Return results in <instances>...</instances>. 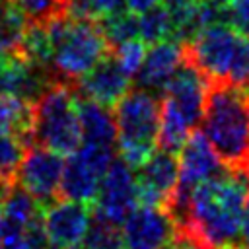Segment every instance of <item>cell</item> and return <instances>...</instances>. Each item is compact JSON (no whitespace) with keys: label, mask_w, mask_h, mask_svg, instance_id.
<instances>
[{"label":"cell","mask_w":249,"mask_h":249,"mask_svg":"<svg viewBox=\"0 0 249 249\" xmlns=\"http://www.w3.org/2000/svg\"><path fill=\"white\" fill-rule=\"evenodd\" d=\"M31 140L68 156L82 144V130L72 84L53 80L33 101Z\"/></svg>","instance_id":"obj_4"},{"label":"cell","mask_w":249,"mask_h":249,"mask_svg":"<svg viewBox=\"0 0 249 249\" xmlns=\"http://www.w3.org/2000/svg\"><path fill=\"white\" fill-rule=\"evenodd\" d=\"M226 12L231 23L249 37V0H230L226 4Z\"/></svg>","instance_id":"obj_25"},{"label":"cell","mask_w":249,"mask_h":249,"mask_svg":"<svg viewBox=\"0 0 249 249\" xmlns=\"http://www.w3.org/2000/svg\"><path fill=\"white\" fill-rule=\"evenodd\" d=\"M76 109H78L82 140L88 144L113 148V144L117 142V126H115V117L107 109V105H101L86 97L80 99L76 97Z\"/></svg>","instance_id":"obj_16"},{"label":"cell","mask_w":249,"mask_h":249,"mask_svg":"<svg viewBox=\"0 0 249 249\" xmlns=\"http://www.w3.org/2000/svg\"><path fill=\"white\" fill-rule=\"evenodd\" d=\"M136 204L138 196L134 169L123 160H113L99 183L93 216L105 218L115 224H123V220Z\"/></svg>","instance_id":"obj_10"},{"label":"cell","mask_w":249,"mask_h":249,"mask_svg":"<svg viewBox=\"0 0 249 249\" xmlns=\"http://www.w3.org/2000/svg\"><path fill=\"white\" fill-rule=\"evenodd\" d=\"M173 33L171 12L163 4H156L154 8L138 14V35L144 43H158L169 39Z\"/></svg>","instance_id":"obj_19"},{"label":"cell","mask_w":249,"mask_h":249,"mask_svg":"<svg viewBox=\"0 0 249 249\" xmlns=\"http://www.w3.org/2000/svg\"><path fill=\"white\" fill-rule=\"evenodd\" d=\"M2 218H4V228L8 230H18L23 231L27 226L37 222L41 218V208L39 200L29 195L23 187L18 183L10 185L6 193L2 195Z\"/></svg>","instance_id":"obj_17"},{"label":"cell","mask_w":249,"mask_h":249,"mask_svg":"<svg viewBox=\"0 0 249 249\" xmlns=\"http://www.w3.org/2000/svg\"><path fill=\"white\" fill-rule=\"evenodd\" d=\"M185 62V45L173 37L152 43L136 74L138 86L148 91H160Z\"/></svg>","instance_id":"obj_14"},{"label":"cell","mask_w":249,"mask_h":249,"mask_svg":"<svg viewBox=\"0 0 249 249\" xmlns=\"http://www.w3.org/2000/svg\"><path fill=\"white\" fill-rule=\"evenodd\" d=\"M51 39V74L54 80L72 84L105 58L109 43L95 19L58 16L47 23Z\"/></svg>","instance_id":"obj_3"},{"label":"cell","mask_w":249,"mask_h":249,"mask_svg":"<svg viewBox=\"0 0 249 249\" xmlns=\"http://www.w3.org/2000/svg\"><path fill=\"white\" fill-rule=\"evenodd\" d=\"M4 56H6V54H2V53H0V68H2V62H4Z\"/></svg>","instance_id":"obj_32"},{"label":"cell","mask_w":249,"mask_h":249,"mask_svg":"<svg viewBox=\"0 0 249 249\" xmlns=\"http://www.w3.org/2000/svg\"><path fill=\"white\" fill-rule=\"evenodd\" d=\"M156 4H160V0H124L126 10L136 14V16L146 12V10H150V8H154Z\"/></svg>","instance_id":"obj_28"},{"label":"cell","mask_w":249,"mask_h":249,"mask_svg":"<svg viewBox=\"0 0 249 249\" xmlns=\"http://www.w3.org/2000/svg\"><path fill=\"white\" fill-rule=\"evenodd\" d=\"M124 0H64V16L80 19H97L121 10Z\"/></svg>","instance_id":"obj_23"},{"label":"cell","mask_w":249,"mask_h":249,"mask_svg":"<svg viewBox=\"0 0 249 249\" xmlns=\"http://www.w3.org/2000/svg\"><path fill=\"white\" fill-rule=\"evenodd\" d=\"M2 4H4V0H0V6H2Z\"/></svg>","instance_id":"obj_33"},{"label":"cell","mask_w":249,"mask_h":249,"mask_svg":"<svg viewBox=\"0 0 249 249\" xmlns=\"http://www.w3.org/2000/svg\"><path fill=\"white\" fill-rule=\"evenodd\" d=\"M239 247L249 249V193L245 198L243 206V216H241V228H239Z\"/></svg>","instance_id":"obj_27"},{"label":"cell","mask_w":249,"mask_h":249,"mask_svg":"<svg viewBox=\"0 0 249 249\" xmlns=\"http://www.w3.org/2000/svg\"><path fill=\"white\" fill-rule=\"evenodd\" d=\"M212 2H216V4H220V6H226L230 0H212Z\"/></svg>","instance_id":"obj_30"},{"label":"cell","mask_w":249,"mask_h":249,"mask_svg":"<svg viewBox=\"0 0 249 249\" xmlns=\"http://www.w3.org/2000/svg\"><path fill=\"white\" fill-rule=\"evenodd\" d=\"M130 78L121 70L115 58L99 60L89 72H86L80 80H76V91L91 101L101 105H115L128 91Z\"/></svg>","instance_id":"obj_15"},{"label":"cell","mask_w":249,"mask_h":249,"mask_svg":"<svg viewBox=\"0 0 249 249\" xmlns=\"http://www.w3.org/2000/svg\"><path fill=\"white\" fill-rule=\"evenodd\" d=\"M0 249H35L25 233H12V231H2V237H0Z\"/></svg>","instance_id":"obj_26"},{"label":"cell","mask_w":249,"mask_h":249,"mask_svg":"<svg viewBox=\"0 0 249 249\" xmlns=\"http://www.w3.org/2000/svg\"><path fill=\"white\" fill-rule=\"evenodd\" d=\"M202 124L222 163L249 173V93L228 82L208 84Z\"/></svg>","instance_id":"obj_2"},{"label":"cell","mask_w":249,"mask_h":249,"mask_svg":"<svg viewBox=\"0 0 249 249\" xmlns=\"http://www.w3.org/2000/svg\"><path fill=\"white\" fill-rule=\"evenodd\" d=\"M10 185H4V183H0V198H2V195L6 193V189H8Z\"/></svg>","instance_id":"obj_29"},{"label":"cell","mask_w":249,"mask_h":249,"mask_svg":"<svg viewBox=\"0 0 249 249\" xmlns=\"http://www.w3.org/2000/svg\"><path fill=\"white\" fill-rule=\"evenodd\" d=\"M163 91V103L173 107L177 113H181L191 126H195L204 113V101L208 91V80L191 64L183 62V66L173 74V78L167 82Z\"/></svg>","instance_id":"obj_13"},{"label":"cell","mask_w":249,"mask_h":249,"mask_svg":"<svg viewBox=\"0 0 249 249\" xmlns=\"http://www.w3.org/2000/svg\"><path fill=\"white\" fill-rule=\"evenodd\" d=\"M249 193V173L224 171L196 185L185 206L177 230L193 231L208 249L239 247V228L245 198Z\"/></svg>","instance_id":"obj_1"},{"label":"cell","mask_w":249,"mask_h":249,"mask_svg":"<svg viewBox=\"0 0 249 249\" xmlns=\"http://www.w3.org/2000/svg\"><path fill=\"white\" fill-rule=\"evenodd\" d=\"M82 249H124L121 224L93 216L82 239Z\"/></svg>","instance_id":"obj_20"},{"label":"cell","mask_w":249,"mask_h":249,"mask_svg":"<svg viewBox=\"0 0 249 249\" xmlns=\"http://www.w3.org/2000/svg\"><path fill=\"white\" fill-rule=\"evenodd\" d=\"M243 33L226 19L214 21L189 37L185 45V60L191 62L206 80L228 82V74L235 60Z\"/></svg>","instance_id":"obj_6"},{"label":"cell","mask_w":249,"mask_h":249,"mask_svg":"<svg viewBox=\"0 0 249 249\" xmlns=\"http://www.w3.org/2000/svg\"><path fill=\"white\" fill-rule=\"evenodd\" d=\"M2 226H4V218H2V210H0V237H2Z\"/></svg>","instance_id":"obj_31"},{"label":"cell","mask_w":249,"mask_h":249,"mask_svg":"<svg viewBox=\"0 0 249 249\" xmlns=\"http://www.w3.org/2000/svg\"><path fill=\"white\" fill-rule=\"evenodd\" d=\"M99 27L109 43V49H111L123 41L138 37V16L128 10H117L109 16H105L103 21L99 23Z\"/></svg>","instance_id":"obj_22"},{"label":"cell","mask_w":249,"mask_h":249,"mask_svg":"<svg viewBox=\"0 0 249 249\" xmlns=\"http://www.w3.org/2000/svg\"><path fill=\"white\" fill-rule=\"evenodd\" d=\"M111 49H113V58L121 66V70L128 78H134L144 62V56H146V43L142 39L134 37V39L123 41Z\"/></svg>","instance_id":"obj_24"},{"label":"cell","mask_w":249,"mask_h":249,"mask_svg":"<svg viewBox=\"0 0 249 249\" xmlns=\"http://www.w3.org/2000/svg\"><path fill=\"white\" fill-rule=\"evenodd\" d=\"M41 222L49 249H72L82 245L91 222V212L88 204L62 196L47 202Z\"/></svg>","instance_id":"obj_11"},{"label":"cell","mask_w":249,"mask_h":249,"mask_svg":"<svg viewBox=\"0 0 249 249\" xmlns=\"http://www.w3.org/2000/svg\"><path fill=\"white\" fill-rule=\"evenodd\" d=\"M113 161V148L99 144H80L64 161L60 195L78 202H93L99 183Z\"/></svg>","instance_id":"obj_7"},{"label":"cell","mask_w":249,"mask_h":249,"mask_svg":"<svg viewBox=\"0 0 249 249\" xmlns=\"http://www.w3.org/2000/svg\"><path fill=\"white\" fill-rule=\"evenodd\" d=\"M29 142L12 132H0V183L14 185L19 161L25 154V148Z\"/></svg>","instance_id":"obj_21"},{"label":"cell","mask_w":249,"mask_h":249,"mask_svg":"<svg viewBox=\"0 0 249 249\" xmlns=\"http://www.w3.org/2000/svg\"><path fill=\"white\" fill-rule=\"evenodd\" d=\"M177 158L171 152H152L150 158L138 167L136 196L138 204L167 208L177 187Z\"/></svg>","instance_id":"obj_12"},{"label":"cell","mask_w":249,"mask_h":249,"mask_svg":"<svg viewBox=\"0 0 249 249\" xmlns=\"http://www.w3.org/2000/svg\"><path fill=\"white\" fill-rule=\"evenodd\" d=\"M124 249H167L177 233L175 220L161 206H134L121 224Z\"/></svg>","instance_id":"obj_9"},{"label":"cell","mask_w":249,"mask_h":249,"mask_svg":"<svg viewBox=\"0 0 249 249\" xmlns=\"http://www.w3.org/2000/svg\"><path fill=\"white\" fill-rule=\"evenodd\" d=\"M113 117L121 160L132 169H138L158 144L160 101L144 88L128 89L115 103Z\"/></svg>","instance_id":"obj_5"},{"label":"cell","mask_w":249,"mask_h":249,"mask_svg":"<svg viewBox=\"0 0 249 249\" xmlns=\"http://www.w3.org/2000/svg\"><path fill=\"white\" fill-rule=\"evenodd\" d=\"M64 160L45 146H27L19 161L16 183L39 202H51L60 193Z\"/></svg>","instance_id":"obj_8"},{"label":"cell","mask_w":249,"mask_h":249,"mask_svg":"<svg viewBox=\"0 0 249 249\" xmlns=\"http://www.w3.org/2000/svg\"><path fill=\"white\" fill-rule=\"evenodd\" d=\"M33 124V103L16 97L0 95V132H12L31 142Z\"/></svg>","instance_id":"obj_18"}]
</instances>
